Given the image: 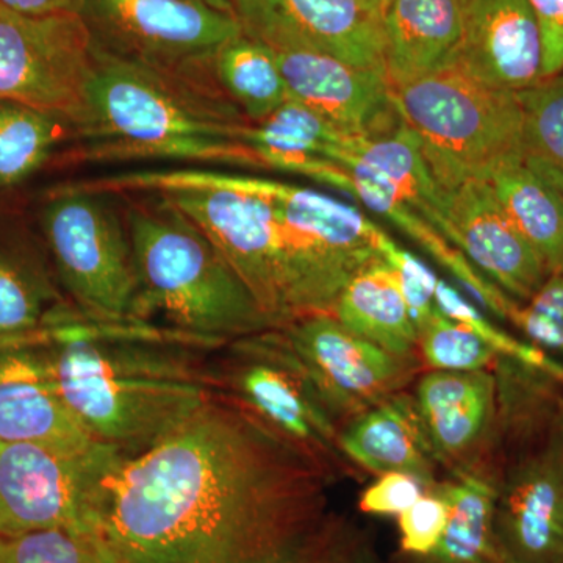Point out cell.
Segmentation results:
<instances>
[{"mask_svg": "<svg viewBox=\"0 0 563 563\" xmlns=\"http://www.w3.org/2000/svg\"><path fill=\"white\" fill-rule=\"evenodd\" d=\"M339 476L218 393L111 479L99 531L121 563H307Z\"/></svg>", "mask_w": 563, "mask_h": 563, "instance_id": "cell-1", "label": "cell"}, {"mask_svg": "<svg viewBox=\"0 0 563 563\" xmlns=\"http://www.w3.org/2000/svg\"><path fill=\"white\" fill-rule=\"evenodd\" d=\"M118 187L158 192L190 217L274 329L332 314L347 282L383 258L388 236L350 203L263 177L146 173L118 177Z\"/></svg>", "mask_w": 563, "mask_h": 563, "instance_id": "cell-2", "label": "cell"}, {"mask_svg": "<svg viewBox=\"0 0 563 563\" xmlns=\"http://www.w3.org/2000/svg\"><path fill=\"white\" fill-rule=\"evenodd\" d=\"M90 321L66 310L33 339L63 401L98 442L143 453L218 395L211 368L192 357L185 339H165L139 322Z\"/></svg>", "mask_w": 563, "mask_h": 563, "instance_id": "cell-3", "label": "cell"}, {"mask_svg": "<svg viewBox=\"0 0 563 563\" xmlns=\"http://www.w3.org/2000/svg\"><path fill=\"white\" fill-rule=\"evenodd\" d=\"M252 122L213 81L169 76L95 46V69L77 129L91 157H157L263 168L244 143Z\"/></svg>", "mask_w": 563, "mask_h": 563, "instance_id": "cell-4", "label": "cell"}, {"mask_svg": "<svg viewBox=\"0 0 563 563\" xmlns=\"http://www.w3.org/2000/svg\"><path fill=\"white\" fill-rule=\"evenodd\" d=\"M125 222L139 284L135 322L161 317L174 332L213 344L274 329L207 233L165 196L132 202Z\"/></svg>", "mask_w": 563, "mask_h": 563, "instance_id": "cell-5", "label": "cell"}, {"mask_svg": "<svg viewBox=\"0 0 563 563\" xmlns=\"http://www.w3.org/2000/svg\"><path fill=\"white\" fill-rule=\"evenodd\" d=\"M477 476L496 487L504 563H563V385L542 377L498 388L495 429Z\"/></svg>", "mask_w": 563, "mask_h": 563, "instance_id": "cell-6", "label": "cell"}, {"mask_svg": "<svg viewBox=\"0 0 563 563\" xmlns=\"http://www.w3.org/2000/svg\"><path fill=\"white\" fill-rule=\"evenodd\" d=\"M404 124L444 191L488 180L521 161L523 110L518 92L499 90L457 68L393 87Z\"/></svg>", "mask_w": 563, "mask_h": 563, "instance_id": "cell-7", "label": "cell"}, {"mask_svg": "<svg viewBox=\"0 0 563 563\" xmlns=\"http://www.w3.org/2000/svg\"><path fill=\"white\" fill-rule=\"evenodd\" d=\"M40 225L52 269L74 307L88 320L135 322L131 235L109 192L63 188L44 203Z\"/></svg>", "mask_w": 563, "mask_h": 563, "instance_id": "cell-8", "label": "cell"}, {"mask_svg": "<svg viewBox=\"0 0 563 563\" xmlns=\"http://www.w3.org/2000/svg\"><path fill=\"white\" fill-rule=\"evenodd\" d=\"M125 457L102 442H0V537L54 528L99 531L111 479Z\"/></svg>", "mask_w": 563, "mask_h": 563, "instance_id": "cell-9", "label": "cell"}, {"mask_svg": "<svg viewBox=\"0 0 563 563\" xmlns=\"http://www.w3.org/2000/svg\"><path fill=\"white\" fill-rule=\"evenodd\" d=\"M80 16L99 51L169 76L213 84L214 54L243 33L235 14L203 0H84Z\"/></svg>", "mask_w": 563, "mask_h": 563, "instance_id": "cell-10", "label": "cell"}, {"mask_svg": "<svg viewBox=\"0 0 563 563\" xmlns=\"http://www.w3.org/2000/svg\"><path fill=\"white\" fill-rule=\"evenodd\" d=\"M211 374L218 393L336 476L354 473V466L340 451V426L277 329L229 343L228 355Z\"/></svg>", "mask_w": 563, "mask_h": 563, "instance_id": "cell-11", "label": "cell"}, {"mask_svg": "<svg viewBox=\"0 0 563 563\" xmlns=\"http://www.w3.org/2000/svg\"><path fill=\"white\" fill-rule=\"evenodd\" d=\"M95 69L80 14L25 16L0 7V101L79 125Z\"/></svg>", "mask_w": 563, "mask_h": 563, "instance_id": "cell-12", "label": "cell"}, {"mask_svg": "<svg viewBox=\"0 0 563 563\" xmlns=\"http://www.w3.org/2000/svg\"><path fill=\"white\" fill-rule=\"evenodd\" d=\"M277 331L340 431L374 404L407 390L424 373L420 358L399 357L376 346L333 314H310Z\"/></svg>", "mask_w": 563, "mask_h": 563, "instance_id": "cell-13", "label": "cell"}, {"mask_svg": "<svg viewBox=\"0 0 563 563\" xmlns=\"http://www.w3.org/2000/svg\"><path fill=\"white\" fill-rule=\"evenodd\" d=\"M243 33L274 51L384 69L380 20L362 0H232Z\"/></svg>", "mask_w": 563, "mask_h": 563, "instance_id": "cell-14", "label": "cell"}, {"mask_svg": "<svg viewBox=\"0 0 563 563\" xmlns=\"http://www.w3.org/2000/svg\"><path fill=\"white\" fill-rule=\"evenodd\" d=\"M446 240L496 287L528 303L551 276L487 180L446 191Z\"/></svg>", "mask_w": 563, "mask_h": 563, "instance_id": "cell-15", "label": "cell"}, {"mask_svg": "<svg viewBox=\"0 0 563 563\" xmlns=\"http://www.w3.org/2000/svg\"><path fill=\"white\" fill-rule=\"evenodd\" d=\"M292 101L352 136L385 135L402 124L384 69L358 68L312 52L276 51Z\"/></svg>", "mask_w": 563, "mask_h": 563, "instance_id": "cell-16", "label": "cell"}, {"mask_svg": "<svg viewBox=\"0 0 563 563\" xmlns=\"http://www.w3.org/2000/svg\"><path fill=\"white\" fill-rule=\"evenodd\" d=\"M412 393L440 470L448 476L477 474L495 429V373L424 372Z\"/></svg>", "mask_w": 563, "mask_h": 563, "instance_id": "cell-17", "label": "cell"}, {"mask_svg": "<svg viewBox=\"0 0 563 563\" xmlns=\"http://www.w3.org/2000/svg\"><path fill=\"white\" fill-rule=\"evenodd\" d=\"M454 68L520 92L543 79V43L529 0H463L461 49Z\"/></svg>", "mask_w": 563, "mask_h": 563, "instance_id": "cell-18", "label": "cell"}, {"mask_svg": "<svg viewBox=\"0 0 563 563\" xmlns=\"http://www.w3.org/2000/svg\"><path fill=\"white\" fill-rule=\"evenodd\" d=\"M0 442L60 448L98 442L63 401L33 335L0 342Z\"/></svg>", "mask_w": 563, "mask_h": 563, "instance_id": "cell-19", "label": "cell"}, {"mask_svg": "<svg viewBox=\"0 0 563 563\" xmlns=\"http://www.w3.org/2000/svg\"><path fill=\"white\" fill-rule=\"evenodd\" d=\"M339 446L344 459L363 472L413 474L431 490L439 484L440 466L412 391L395 393L352 418L340 431Z\"/></svg>", "mask_w": 563, "mask_h": 563, "instance_id": "cell-20", "label": "cell"}, {"mask_svg": "<svg viewBox=\"0 0 563 563\" xmlns=\"http://www.w3.org/2000/svg\"><path fill=\"white\" fill-rule=\"evenodd\" d=\"M380 29L391 87L442 73L457 63L463 0H393Z\"/></svg>", "mask_w": 563, "mask_h": 563, "instance_id": "cell-21", "label": "cell"}, {"mask_svg": "<svg viewBox=\"0 0 563 563\" xmlns=\"http://www.w3.org/2000/svg\"><path fill=\"white\" fill-rule=\"evenodd\" d=\"M332 162L379 184L446 240V191L422 157L420 141L404 122L374 139L344 135Z\"/></svg>", "mask_w": 563, "mask_h": 563, "instance_id": "cell-22", "label": "cell"}, {"mask_svg": "<svg viewBox=\"0 0 563 563\" xmlns=\"http://www.w3.org/2000/svg\"><path fill=\"white\" fill-rule=\"evenodd\" d=\"M332 314L344 328L376 346L399 357L420 358L417 328L398 274L383 258L369 263L347 282Z\"/></svg>", "mask_w": 563, "mask_h": 563, "instance_id": "cell-23", "label": "cell"}, {"mask_svg": "<svg viewBox=\"0 0 563 563\" xmlns=\"http://www.w3.org/2000/svg\"><path fill=\"white\" fill-rule=\"evenodd\" d=\"M55 280L35 247L0 233V342L33 335L65 312Z\"/></svg>", "mask_w": 563, "mask_h": 563, "instance_id": "cell-24", "label": "cell"}, {"mask_svg": "<svg viewBox=\"0 0 563 563\" xmlns=\"http://www.w3.org/2000/svg\"><path fill=\"white\" fill-rule=\"evenodd\" d=\"M435 488L450 506L442 540L426 558L406 559L412 563H504L495 539V485L466 474L444 477Z\"/></svg>", "mask_w": 563, "mask_h": 563, "instance_id": "cell-25", "label": "cell"}, {"mask_svg": "<svg viewBox=\"0 0 563 563\" xmlns=\"http://www.w3.org/2000/svg\"><path fill=\"white\" fill-rule=\"evenodd\" d=\"M211 76L252 124L268 120L291 99L276 51L246 33L228 41L214 54Z\"/></svg>", "mask_w": 563, "mask_h": 563, "instance_id": "cell-26", "label": "cell"}, {"mask_svg": "<svg viewBox=\"0 0 563 563\" xmlns=\"http://www.w3.org/2000/svg\"><path fill=\"white\" fill-rule=\"evenodd\" d=\"M487 181L548 272L563 274L562 199L521 161L507 163Z\"/></svg>", "mask_w": 563, "mask_h": 563, "instance_id": "cell-27", "label": "cell"}, {"mask_svg": "<svg viewBox=\"0 0 563 563\" xmlns=\"http://www.w3.org/2000/svg\"><path fill=\"white\" fill-rule=\"evenodd\" d=\"M523 110L521 162L563 201V73L518 92Z\"/></svg>", "mask_w": 563, "mask_h": 563, "instance_id": "cell-28", "label": "cell"}, {"mask_svg": "<svg viewBox=\"0 0 563 563\" xmlns=\"http://www.w3.org/2000/svg\"><path fill=\"white\" fill-rule=\"evenodd\" d=\"M62 122L32 107L0 101V190L21 184L46 163Z\"/></svg>", "mask_w": 563, "mask_h": 563, "instance_id": "cell-29", "label": "cell"}, {"mask_svg": "<svg viewBox=\"0 0 563 563\" xmlns=\"http://www.w3.org/2000/svg\"><path fill=\"white\" fill-rule=\"evenodd\" d=\"M0 563H121L98 529L54 528L0 537Z\"/></svg>", "mask_w": 563, "mask_h": 563, "instance_id": "cell-30", "label": "cell"}, {"mask_svg": "<svg viewBox=\"0 0 563 563\" xmlns=\"http://www.w3.org/2000/svg\"><path fill=\"white\" fill-rule=\"evenodd\" d=\"M417 352L424 372H492L499 357L476 332L439 309L418 329Z\"/></svg>", "mask_w": 563, "mask_h": 563, "instance_id": "cell-31", "label": "cell"}, {"mask_svg": "<svg viewBox=\"0 0 563 563\" xmlns=\"http://www.w3.org/2000/svg\"><path fill=\"white\" fill-rule=\"evenodd\" d=\"M433 301L440 312L472 329L503 357L514 358V361L540 369L563 384V365L561 363L544 354L542 347L520 342L498 325L492 324L485 313L479 312L472 301H468L457 288L448 284L446 280L439 279L437 282Z\"/></svg>", "mask_w": 563, "mask_h": 563, "instance_id": "cell-32", "label": "cell"}, {"mask_svg": "<svg viewBox=\"0 0 563 563\" xmlns=\"http://www.w3.org/2000/svg\"><path fill=\"white\" fill-rule=\"evenodd\" d=\"M450 506L435 487L398 517L404 558L422 559L435 550L446 529Z\"/></svg>", "mask_w": 563, "mask_h": 563, "instance_id": "cell-33", "label": "cell"}, {"mask_svg": "<svg viewBox=\"0 0 563 563\" xmlns=\"http://www.w3.org/2000/svg\"><path fill=\"white\" fill-rule=\"evenodd\" d=\"M429 490L431 488L413 474L401 472L379 474L377 479L363 490L358 499V509L368 515L399 517Z\"/></svg>", "mask_w": 563, "mask_h": 563, "instance_id": "cell-34", "label": "cell"}, {"mask_svg": "<svg viewBox=\"0 0 563 563\" xmlns=\"http://www.w3.org/2000/svg\"><path fill=\"white\" fill-rule=\"evenodd\" d=\"M307 563H384L376 544L357 525L333 515L324 539Z\"/></svg>", "mask_w": 563, "mask_h": 563, "instance_id": "cell-35", "label": "cell"}, {"mask_svg": "<svg viewBox=\"0 0 563 563\" xmlns=\"http://www.w3.org/2000/svg\"><path fill=\"white\" fill-rule=\"evenodd\" d=\"M543 43V79L563 73V0H529Z\"/></svg>", "mask_w": 563, "mask_h": 563, "instance_id": "cell-36", "label": "cell"}, {"mask_svg": "<svg viewBox=\"0 0 563 563\" xmlns=\"http://www.w3.org/2000/svg\"><path fill=\"white\" fill-rule=\"evenodd\" d=\"M509 322L523 332L536 346L563 354V324L550 314L520 302L510 314Z\"/></svg>", "mask_w": 563, "mask_h": 563, "instance_id": "cell-37", "label": "cell"}, {"mask_svg": "<svg viewBox=\"0 0 563 563\" xmlns=\"http://www.w3.org/2000/svg\"><path fill=\"white\" fill-rule=\"evenodd\" d=\"M0 7L25 16L80 14L84 0H0Z\"/></svg>", "mask_w": 563, "mask_h": 563, "instance_id": "cell-38", "label": "cell"}, {"mask_svg": "<svg viewBox=\"0 0 563 563\" xmlns=\"http://www.w3.org/2000/svg\"><path fill=\"white\" fill-rule=\"evenodd\" d=\"M528 303L563 324V274H551Z\"/></svg>", "mask_w": 563, "mask_h": 563, "instance_id": "cell-39", "label": "cell"}, {"mask_svg": "<svg viewBox=\"0 0 563 563\" xmlns=\"http://www.w3.org/2000/svg\"><path fill=\"white\" fill-rule=\"evenodd\" d=\"M362 2L365 3L366 9L372 11L374 16L383 20L384 13L387 11L388 7H390L393 0H362Z\"/></svg>", "mask_w": 563, "mask_h": 563, "instance_id": "cell-40", "label": "cell"}, {"mask_svg": "<svg viewBox=\"0 0 563 563\" xmlns=\"http://www.w3.org/2000/svg\"><path fill=\"white\" fill-rule=\"evenodd\" d=\"M203 2L210 3L214 9L225 11V13L235 14V11H233L232 0H203Z\"/></svg>", "mask_w": 563, "mask_h": 563, "instance_id": "cell-41", "label": "cell"}, {"mask_svg": "<svg viewBox=\"0 0 563 563\" xmlns=\"http://www.w3.org/2000/svg\"><path fill=\"white\" fill-rule=\"evenodd\" d=\"M399 563H412V562H410L409 559L402 558L401 562H399Z\"/></svg>", "mask_w": 563, "mask_h": 563, "instance_id": "cell-42", "label": "cell"}]
</instances>
